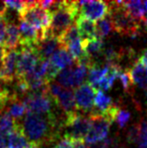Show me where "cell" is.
Wrapping results in <instances>:
<instances>
[{"label":"cell","mask_w":147,"mask_h":148,"mask_svg":"<svg viewBox=\"0 0 147 148\" xmlns=\"http://www.w3.org/2000/svg\"><path fill=\"white\" fill-rule=\"evenodd\" d=\"M129 72L133 84H137L144 89L147 96V69L140 63V61L137 60L129 69Z\"/></svg>","instance_id":"cell-14"},{"label":"cell","mask_w":147,"mask_h":148,"mask_svg":"<svg viewBox=\"0 0 147 148\" xmlns=\"http://www.w3.org/2000/svg\"><path fill=\"white\" fill-rule=\"evenodd\" d=\"M123 1H114L109 3V19L111 22L113 29L124 36L136 38L140 32L141 25L138 21L131 17L122 4Z\"/></svg>","instance_id":"cell-2"},{"label":"cell","mask_w":147,"mask_h":148,"mask_svg":"<svg viewBox=\"0 0 147 148\" xmlns=\"http://www.w3.org/2000/svg\"><path fill=\"white\" fill-rule=\"evenodd\" d=\"M140 138H139V148H147V121L142 120L140 122Z\"/></svg>","instance_id":"cell-31"},{"label":"cell","mask_w":147,"mask_h":148,"mask_svg":"<svg viewBox=\"0 0 147 148\" xmlns=\"http://www.w3.org/2000/svg\"><path fill=\"white\" fill-rule=\"evenodd\" d=\"M79 17L90 21H100L109 15L110 5L104 1H78Z\"/></svg>","instance_id":"cell-6"},{"label":"cell","mask_w":147,"mask_h":148,"mask_svg":"<svg viewBox=\"0 0 147 148\" xmlns=\"http://www.w3.org/2000/svg\"><path fill=\"white\" fill-rule=\"evenodd\" d=\"M73 148H88V147L86 146L84 141L79 140V141H74V146H73Z\"/></svg>","instance_id":"cell-37"},{"label":"cell","mask_w":147,"mask_h":148,"mask_svg":"<svg viewBox=\"0 0 147 148\" xmlns=\"http://www.w3.org/2000/svg\"><path fill=\"white\" fill-rule=\"evenodd\" d=\"M27 148H41V146H40V145H38V143H29V145H28Z\"/></svg>","instance_id":"cell-38"},{"label":"cell","mask_w":147,"mask_h":148,"mask_svg":"<svg viewBox=\"0 0 147 148\" xmlns=\"http://www.w3.org/2000/svg\"><path fill=\"white\" fill-rule=\"evenodd\" d=\"M27 9L25 13L19 17V20H24L34 25L42 33H47L51 27V14L38 5V1H26Z\"/></svg>","instance_id":"cell-4"},{"label":"cell","mask_w":147,"mask_h":148,"mask_svg":"<svg viewBox=\"0 0 147 148\" xmlns=\"http://www.w3.org/2000/svg\"><path fill=\"white\" fill-rule=\"evenodd\" d=\"M109 66L105 65L104 67H98V65L94 64L88 69V84L98 91V84L109 72Z\"/></svg>","instance_id":"cell-19"},{"label":"cell","mask_w":147,"mask_h":148,"mask_svg":"<svg viewBox=\"0 0 147 148\" xmlns=\"http://www.w3.org/2000/svg\"><path fill=\"white\" fill-rule=\"evenodd\" d=\"M118 79L121 81L122 85H123V88L125 91H129L131 86H132V80H131L130 75H129V69L126 71H120L119 75H118Z\"/></svg>","instance_id":"cell-32"},{"label":"cell","mask_w":147,"mask_h":148,"mask_svg":"<svg viewBox=\"0 0 147 148\" xmlns=\"http://www.w3.org/2000/svg\"><path fill=\"white\" fill-rule=\"evenodd\" d=\"M140 132H141L140 123L132 125L129 127V131H127V135H126L127 142L129 143H138L139 138H140Z\"/></svg>","instance_id":"cell-30"},{"label":"cell","mask_w":147,"mask_h":148,"mask_svg":"<svg viewBox=\"0 0 147 148\" xmlns=\"http://www.w3.org/2000/svg\"><path fill=\"white\" fill-rule=\"evenodd\" d=\"M19 56H20V51L18 50L6 52L3 68L0 71V83L11 84L16 81Z\"/></svg>","instance_id":"cell-11"},{"label":"cell","mask_w":147,"mask_h":148,"mask_svg":"<svg viewBox=\"0 0 147 148\" xmlns=\"http://www.w3.org/2000/svg\"><path fill=\"white\" fill-rule=\"evenodd\" d=\"M7 147H8V138L0 133V148H7Z\"/></svg>","instance_id":"cell-36"},{"label":"cell","mask_w":147,"mask_h":148,"mask_svg":"<svg viewBox=\"0 0 147 148\" xmlns=\"http://www.w3.org/2000/svg\"><path fill=\"white\" fill-rule=\"evenodd\" d=\"M20 21V45L22 47H35L37 48L40 41H42L47 36V33H42L34 25L24 20Z\"/></svg>","instance_id":"cell-10"},{"label":"cell","mask_w":147,"mask_h":148,"mask_svg":"<svg viewBox=\"0 0 147 148\" xmlns=\"http://www.w3.org/2000/svg\"><path fill=\"white\" fill-rule=\"evenodd\" d=\"M64 127L67 128L65 136H68L73 141H83L90 130L91 119L77 111L66 115Z\"/></svg>","instance_id":"cell-5"},{"label":"cell","mask_w":147,"mask_h":148,"mask_svg":"<svg viewBox=\"0 0 147 148\" xmlns=\"http://www.w3.org/2000/svg\"><path fill=\"white\" fill-rule=\"evenodd\" d=\"M96 38L102 40L103 38L108 36L111 30H113V25L111 22L109 18H105L103 20H100L96 24Z\"/></svg>","instance_id":"cell-27"},{"label":"cell","mask_w":147,"mask_h":148,"mask_svg":"<svg viewBox=\"0 0 147 148\" xmlns=\"http://www.w3.org/2000/svg\"><path fill=\"white\" fill-rule=\"evenodd\" d=\"M83 49L85 51L87 56L93 58V56H96L98 54H100L104 51V43L102 40L96 38L94 40H87V41H82Z\"/></svg>","instance_id":"cell-22"},{"label":"cell","mask_w":147,"mask_h":148,"mask_svg":"<svg viewBox=\"0 0 147 148\" xmlns=\"http://www.w3.org/2000/svg\"><path fill=\"white\" fill-rule=\"evenodd\" d=\"M4 3H5L7 9H10L17 11L19 17L22 16L25 13V10L27 9L26 1H4Z\"/></svg>","instance_id":"cell-28"},{"label":"cell","mask_w":147,"mask_h":148,"mask_svg":"<svg viewBox=\"0 0 147 148\" xmlns=\"http://www.w3.org/2000/svg\"><path fill=\"white\" fill-rule=\"evenodd\" d=\"M61 48L58 38L53 36L51 30H49L47 36L42 41H40L37 46V51L41 59L49 60L51 56L55 53L57 50Z\"/></svg>","instance_id":"cell-12"},{"label":"cell","mask_w":147,"mask_h":148,"mask_svg":"<svg viewBox=\"0 0 147 148\" xmlns=\"http://www.w3.org/2000/svg\"><path fill=\"white\" fill-rule=\"evenodd\" d=\"M6 52L7 51L3 47H0V71H2V68H3V63H4V59H5V56H6Z\"/></svg>","instance_id":"cell-35"},{"label":"cell","mask_w":147,"mask_h":148,"mask_svg":"<svg viewBox=\"0 0 147 148\" xmlns=\"http://www.w3.org/2000/svg\"><path fill=\"white\" fill-rule=\"evenodd\" d=\"M74 146V141L68 136H65L60 141L57 143V145L53 148H73Z\"/></svg>","instance_id":"cell-34"},{"label":"cell","mask_w":147,"mask_h":148,"mask_svg":"<svg viewBox=\"0 0 147 148\" xmlns=\"http://www.w3.org/2000/svg\"><path fill=\"white\" fill-rule=\"evenodd\" d=\"M55 104L56 106L60 107V109L65 112L66 115L77 112L74 91H72V89L65 88L58 98L55 99Z\"/></svg>","instance_id":"cell-13"},{"label":"cell","mask_w":147,"mask_h":148,"mask_svg":"<svg viewBox=\"0 0 147 148\" xmlns=\"http://www.w3.org/2000/svg\"><path fill=\"white\" fill-rule=\"evenodd\" d=\"M19 44H20V29H19V26L12 22H9L7 26L6 40L3 48L6 51L16 50V47Z\"/></svg>","instance_id":"cell-18"},{"label":"cell","mask_w":147,"mask_h":148,"mask_svg":"<svg viewBox=\"0 0 147 148\" xmlns=\"http://www.w3.org/2000/svg\"><path fill=\"white\" fill-rule=\"evenodd\" d=\"M142 24H144V28L147 30V15L145 16V18L144 19V21H142Z\"/></svg>","instance_id":"cell-39"},{"label":"cell","mask_w":147,"mask_h":148,"mask_svg":"<svg viewBox=\"0 0 147 148\" xmlns=\"http://www.w3.org/2000/svg\"><path fill=\"white\" fill-rule=\"evenodd\" d=\"M26 112H27V110H26L24 101L20 100V99H16L9 104V106L6 108L4 112H6L10 116H11L15 121L19 122V120L25 117V114H27Z\"/></svg>","instance_id":"cell-21"},{"label":"cell","mask_w":147,"mask_h":148,"mask_svg":"<svg viewBox=\"0 0 147 148\" xmlns=\"http://www.w3.org/2000/svg\"><path fill=\"white\" fill-rule=\"evenodd\" d=\"M113 106V99L111 97L104 94L102 91L98 90L95 97L94 101V110L90 114L104 115Z\"/></svg>","instance_id":"cell-17"},{"label":"cell","mask_w":147,"mask_h":148,"mask_svg":"<svg viewBox=\"0 0 147 148\" xmlns=\"http://www.w3.org/2000/svg\"><path fill=\"white\" fill-rule=\"evenodd\" d=\"M73 82H74V88L81 86L83 84H84L85 78L87 75V67L83 65L75 64L73 66Z\"/></svg>","instance_id":"cell-26"},{"label":"cell","mask_w":147,"mask_h":148,"mask_svg":"<svg viewBox=\"0 0 147 148\" xmlns=\"http://www.w3.org/2000/svg\"><path fill=\"white\" fill-rule=\"evenodd\" d=\"M24 102L27 112L49 116L55 115L53 107L56 104L48 93V88L43 91L30 92L25 98Z\"/></svg>","instance_id":"cell-3"},{"label":"cell","mask_w":147,"mask_h":148,"mask_svg":"<svg viewBox=\"0 0 147 148\" xmlns=\"http://www.w3.org/2000/svg\"><path fill=\"white\" fill-rule=\"evenodd\" d=\"M19 122L10 116L6 112H3L1 118H0V133L5 137H9V135L16 128Z\"/></svg>","instance_id":"cell-23"},{"label":"cell","mask_w":147,"mask_h":148,"mask_svg":"<svg viewBox=\"0 0 147 148\" xmlns=\"http://www.w3.org/2000/svg\"><path fill=\"white\" fill-rule=\"evenodd\" d=\"M129 119H130V112L129 111H125V110L119 111L117 117H116V122L120 128L125 127L127 122L129 121Z\"/></svg>","instance_id":"cell-33"},{"label":"cell","mask_w":147,"mask_h":148,"mask_svg":"<svg viewBox=\"0 0 147 148\" xmlns=\"http://www.w3.org/2000/svg\"><path fill=\"white\" fill-rule=\"evenodd\" d=\"M144 8H145V11L147 12V1L144 2Z\"/></svg>","instance_id":"cell-40"},{"label":"cell","mask_w":147,"mask_h":148,"mask_svg":"<svg viewBox=\"0 0 147 148\" xmlns=\"http://www.w3.org/2000/svg\"><path fill=\"white\" fill-rule=\"evenodd\" d=\"M50 62L53 64L56 68H58L60 71H63L65 69L70 68L76 64L74 58L71 56V54L68 52V50L64 48H60L53 54L50 58Z\"/></svg>","instance_id":"cell-15"},{"label":"cell","mask_w":147,"mask_h":148,"mask_svg":"<svg viewBox=\"0 0 147 148\" xmlns=\"http://www.w3.org/2000/svg\"><path fill=\"white\" fill-rule=\"evenodd\" d=\"M41 58L38 54L37 48L35 47H22L20 56L18 60L17 78H25L32 72L38 66Z\"/></svg>","instance_id":"cell-7"},{"label":"cell","mask_w":147,"mask_h":148,"mask_svg":"<svg viewBox=\"0 0 147 148\" xmlns=\"http://www.w3.org/2000/svg\"><path fill=\"white\" fill-rule=\"evenodd\" d=\"M23 130L29 143L42 146L58 137V127L55 115H40L27 112L22 124Z\"/></svg>","instance_id":"cell-1"},{"label":"cell","mask_w":147,"mask_h":148,"mask_svg":"<svg viewBox=\"0 0 147 148\" xmlns=\"http://www.w3.org/2000/svg\"><path fill=\"white\" fill-rule=\"evenodd\" d=\"M76 26L79 30L82 41L91 40L96 38V24L93 21L79 17L76 21Z\"/></svg>","instance_id":"cell-16"},{"label":"cell","mask_w":147,"mask_h":148,"mask_svg":"<svg viewBox=\"0 0 147 148\" xmlns=\"http://www.w3.org/2000/svg\"><path fill=\"white\" fill-rule=\"evenodd\" d=\"M73 67V66H72ZM68 68L61 71L59 75L57 76V83L66 88H74V82H73V68Z\"/></svg>","instance_id":"cell-25"},{"label":"cell","mask_w":147,"mask_h":148,"mask_svg":"<svg viewBox=\"0 0 147 148\" xmlns=\"http://www.w3.org/2000/svg\"><path fill=\"white\" fill-rule=\"evenodd\" d=\"M8 24H9V21H8L7 10H6L5 12L0 13V47H4Z\"/></svg>","instance_id":"cell-29"},{"label":"cell","mask_w":147,"mask_h":148,"mask_svg":"<svg viewBox=\"0 0 147 148\" xmlns=\"http://www.w3.org/2000/svg\"><path fill=\"white\" fill-rule=\"evenodd\" d=\"M91 127L84 141L87 145H95L96 143L105 141L110 131L111 123L101 115L90 114Z\"/></svg>","instance_id":"cell-8"},{"label":"cell","mask_w":147,"mask_h":148,"mask_svg":"<svg viewBox=\"0 0 147 148\" xmlns=\"http://www.w3.org/2000/svg\"><path fill=\"white\" fill-rule=\"evenodd\" d=\"M122 4L127 10V12L131 15V17L139 23H142L146 16L144 2L134 0V1H123Z\"/></svg>","instance_id":"cell-20"},{"label":"cell","mask_w":147,"mask_h":148,"mask_svg":"<svg viewBox=\"0 0 147 148\" xmlns=\"http://www.w3.org/2000/svg\"><path fill=\"white\" fill-rule=\"evenodd\" d=\"M80 38L81 37L79 34V30L75 25H73L70 28H68L63 35H62L58 38V40L61 45V48L67 49V47L71 42L75 41L77 40H80Z\"/></svg>","instance_id":"cell-24"},{"label":"cell","mask_w":147,"mask_h":148,"mask_svg":"<svg viewBox=\"0 0 147 148\" xmlns=\"http://www.w3.org/2000/svg\"><path fill=\"white\" fill-rule=\"evenodd\" d=\"M96 90L94 89L88 82L83 84L74 90L75 102L77 111L91 114L94 110V101Z\"/></svg>","instance_id":"cell-9"}]
</instances>
